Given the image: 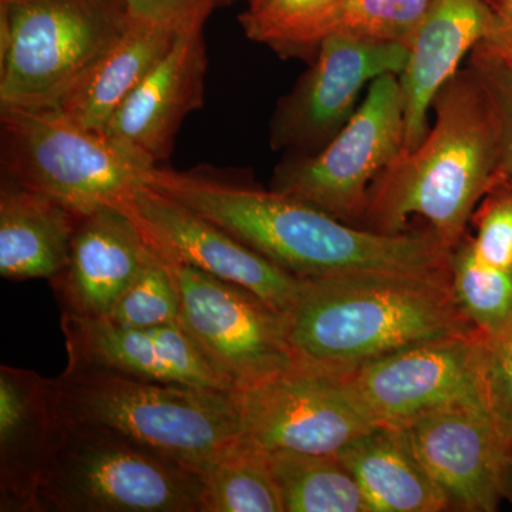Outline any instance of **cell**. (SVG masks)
Segmentation results:
<instances>
[{
	"mask_svg": "<svg viewBox=\"0 0 512 512\" xmlns=\"http://www.w3.org/2000/svg\"><path fill=\"white\" fill-rule=\"evenodd\" d=\"M131 18L175 32L204 28L212 13L238 0H124Z\"/></svg>",
	"mask_w": 512,
	"mask_h": 512,
	"instance_id": "1f68e13d",
	"label": "cell"
},
{
	"mask_svg": "<svg viewBox=\"0 0 512 512\" xmlns=\"http://www.w3.org/2000/svg\"><path fill=\"white\" fill-rule=\"evenodd\" d=\"M504 500L510 501L512 504V457L508 463L507 473L504 478Z\"/></svg>",
	"mask_w": 512,
	"mask_h": 512,
	"instance_id": "836d02e7",
	"label": "cell"
},
{
	"mask_svg": "<svg viewBox=\"0 0 512 512\" xmlns=\"http://www.w3.org/2000/svg\"><path fill=\"white\" fill-rule=\"evenodd\" d=\"M60 429L52 379L0 367V511L35 512Z\"/></svg>",
	"mask_w": 512,
	"mask_h": 512,
	"instance_id": "d6986e66",
	"label": "cell"
},
{
	"mask_svg": "<svg viewBox=\"0 0 512 512\" xmlns=\"http://www.w3.org/2000/svg\"><path fill=\"white\" fill-rule=\"evenodd\" d=\"M284 512H370L365 494L336 454L268 451Z\"/></svg>",
	"mask_w": 512,
	"mask_h": 512,
	"instance_id": "cb8c5ba5",
	"label": "cell"
},
{
	"mask_svg": "<svg viewBox=\"0 0 512 512\" xmlns=\"http://www.w3.org/2000/svg\"><path fill=\"white\" fill-rule=\"evenodd\" d=\"M207 69L204 28L180 33L170 52L114 114L104 136L144 163L167 161L181 124L204 104Z\"/></svg>",
	"mask_w": 512,
	"mask_h": 512,
	"instance_id": "2e32d148",
	"label": "cell"
},
{
	"mask_svg": "<svg viewBox=\"0 0 512 512\" xmlns=\"http://www.w3.org/2000/svg\"><path fill=\"white\" fill-rule=\"evenodd\" d=\"M296 359L350 370L430 340L476 333L450 279L365 272L303 282L285 312Z\"/></svg>",
	"mask_w": 512,
	"mask_h": 512,
	"instance_id": "3957f363",
	"label": "cell"
},
{
	"mask_svg": "<svg viewBox=\"0 0 512 512\" xmlns=\"http://www.w3.org/2000/svg\"><path fill=\"white\" fill-rule=\"evenodd\" d=\"M130 22L124 0H0V106H57Z\"/></svg>",
	"mask_w": 512,
	"mask_h": 512,
	"instance_id": "8992f818",
	"label": "cell"
},
{
	"mask_svg": "<svg viewBox=\"0 0 512 512\" xmlns=\"http://www.w3.org/2000/svg\"><path fill=\"white\" fill-rule=\"evenodd\" d=\"M338 0H265L239 16L248 39L284 57L318 53L320 26Z\"/></svg>",
	"mask_w": 512,
	"mask_h": 512,
	"instance_id": "484cf974",
	"label": "cell"
},
{
	"mask_svg": "<svg viewBox=\"0 0 512 512\" xmlns=\"http://www.w3.org/2000/svg\"><path fill=\"white\" fill-rule=\"evenodd\" d=\"M265 0H249V10H255V9H258L259 6L262 5V3H264Z\"/></svg>",
	"mask_w": 512,
	"mask_h": 512,
	"instance_id": "e575fe53",
	"label": "cell"
},
{
	"mask_svg": "<svg viewBox=\"0 0 512 512\" xmlns=\"http://www.w3.org/2000/svg\"><path fill=\"white\" fill-rule=\"evenodd\" d=\"M336 456L355 477L370 512L448 511L403 427L376 424Z\"/></svg>",
	"mask_w": 512,
	"mask_h": 512,
	"instance_id": "44dd1931",
	"label": "cell"
},
{
	"mask_svg": "<svg viewBox=\"0 0 512 512\" xmlns=\"http://www.w3.org/2000/svg\"><path fill=\"white\" fill-rule=\"evenodd\" d=\"M153 167L57 106H0L2 180L43 192L82 217L120 207Z\"/></svg>",
	"mask_w": 512,
	"mask_h": 512,
	"instance_id": "52a82bcc",
	"label": "cell"
},
{
	"mask_svg": "<svg viewBox=\"0 0 512 512\" xmlns=\"http://www.w3.org/2000/svg\"><path fill=\"white\" fill-rule=\"evenodd\" d=\"M430 0H338L320 26V43L330 35L409 46Z\"/></svg>",
	"mask_w": 512,
	"mask_h": 512,
	"instance_id": "4316f807",
	"label": "cell"
},
{
	"mask_svg": "<svg viewBox=\"0 0 512 512\" xmlns=\"http://www.w3.org/2000/svg\"><path fill=\"white\" fill-rule=\"evenodd\" d=\"M491 6L493 20L490 30L477 47L512 66V0H494Z\"/></svg>",
	"mask_w": 512,
	"mask_h": 512,
	"instance_id": "d6a6232c",
	"label": "cell"
},
{
	"mask_svg": "<svg viewBox=\"0 0 512 512\" xmlns=\"http://www.w3.org/2000/svg\"><path fill=\"white\" fill-rule=\"evenodd\" d=\"M82 215L43 192L0 184V275L52 281L69 261Z\"/></svg>",
	"mask_w": 512,
	"mask_h": 512,
	"instance_id": "ffe728a7",
	"label": "cell"
},
{
	"mask_svg": "<svg viewBox=\"0 0 512 512\" xmlns=\"http://www.w3.org/2000/svg\"><path fill=\"white\" fill-rule=\"evenodd\" d=\"M201 474L101 427L62 419L35 512H202Z\"/></svg>",
	"mask_w": 512,
	"mask_h": 512,
	"instance_id": "5b68a950",
	"label": "cell"
},
{
	"mask_svg": "<svg viewBox=\"0 0 512 512\" xmlns=\"http://www.w3.org/2000/svg\"><path fill=\"white\" fill-rule=\"evenodd\" d=\"M180 33L131 18L127 32L57 104L87 130L104 134L124 101L170 52Z\"/></svg>",
	"mask_w": 512,
	"mask_h": 512,
	"instance_id": "7402d4cb",
	"label": "cell"
},
{
	"mask_svg": "<svg viewBox=\"0 0 512 512\" xmlns=\"http://www.w3.org/2000/svg\"><path fill=\"white\" fill-rule=\"evenodd\" d=\"M470 69L484 87L497 117L501 144L498 185L508 183L512 180V66L476 47Z\"/></svg>",
	"mask_w": 512,
	"mask_h": 512,
	"instance_id": "f546056e",
	"label": "cell"
},
{
	"mask_svg": "<svg viewBox=\"0 0 512 512\" xmlns=\"http://www.w3.org/2000/svg\"><path fill=\"white\" fill-rule=\"evenodd\" d=\"M400 427L446 498L448 511L500 508L512 447L483 396L444 404Z\"/></svg>",
	"mask_w": 512,
	"mask_h": 512,
	"instance_id": "8fae6325",
	"label": "cell"
},
{
	"mask_svg": "<svg viewBox=\"0 0 512 512\" xmlns=\"http://www.w3.org/2000/svg\"><path fill=\"white\" fill-rule=\"evenodd\" d=\"M150 245L120 207H104L80 218L69 261L52 279L63 312L107 318L143 268Z\"/></svg>",
	"mask_w": 512,
	"mask_h": 512,
	"instance_id": "e0dca14e",
	"label": "cell"
},
{
	"mask_svg": "<svg viewBox=\"0 0 512 512\" xmlns=\"http://www.w3.org/2000/svg\"><path fill=\"white\" fill-rule=\"evenodd\" d=\"M180 316V295L173 271L151 248L133 284L103 319L126 328H156L180 322Z\"/></svg>",
	"mask_w": 512,
	"mask_h": 512,
	"instance_id": "83f0119b",
	"label": "cell"
},
{
	"mask_svg": "<svg viewBox=\"0 0 512 512\" xmlns=\"http://www.w3.org/2000/svg\"><path fill=\"white\" fill-rule=\"evenodd\" d=\"M161 258L177 284L181 325L238 393L295 365L285 312L242 286Z\"/></svg>",
	"mask_w": 512,
	"mask_h": 512,
	"instance_id": "9c48e42d",
	"label": "cell"
},
{
	"mask_svg": "<svg viewBox=\"0 0 512 512\" xmlns=\"http://www.w3.org/2000/svg\"><path fill=\"white\" fill-rule=\"evenodd\" d=\"M409 56L404 43L325 37L311 70L276 110L272 146L313 148L329 143L355 113L363 87L386 74L400 76Z\"/></svg>",
	"mask_w": 512,
	"mask_h": 512,
	"instance_id": "5bb4252c",
	"label": "cell"
},
{
	"mask_svg": "<svg viewBox=\"0 0 512 512\" xmlns=\"http://www.w3.org/2000/svg\"><path fill=\"white\" fill-rule=\"evenodd\" d=\"M147 187L220 225L303 281L365 272L450 279L453 251L431 231L355 228L306 202L234 183L211 168L154 167Z\"/></svg>",
	"mask_w": 512,
	"mask_h": 512,
	"instance_id": "6da1fadb",
	"label": "cell"
},
{
	"mask_svg": "<svg viewBox=\"0 0 512 512\" xmlns=\"http://www.w3.org/2000/svg\"><path fill=\"white\" fill-rule=\"evenodd\" d=\"M434 124L419 146L402 150L373 181L366 229L400 234L413 215L453 251L478 202L498 185L500 128L473 70L456 74L433 103Z\"/></svg>",
	"mask_w": 512,
	"mask_h": 512,
	"instance_id": "7a4b0ae2",
	"label": "cell"
},
{
	"mask_svg": "<svg viewBox=\"0 0 512 512\" xmlns=\"http://www.w3.org/2000/svg\"><path fill=\"white\" fill-rule=\"evenodd\" d=\"M480 379L485 403L512 447V315L498 335H481Z\"/></svg>",
	"mask_w": 512,
	"mask_h": 512,
	"instance_id": "f1b7e54d",
	"label": "cell"
},
{
	"mask_svg": "<svg viewBox=\"0 0 512 512\" xmlns=\"http://www.w3.org/2000/svg\"><path fill=\"white\" fill-rule=\"evenodd\" d=\"M403 147L402 87L399 76L386 74L320 153L279 165L272 190L348 224L363 221L373 181Z\"/></svg>",
	"mask_w": 512,
	"mask_h": 512,
	"instance_id": "ba28073f",
	"label": "cell"
},
{
	"mask_svg": "<svg viewBox=\"0 0 512 512\" xmlns=\"http://www.w3.org/2000/svg\"><path fill=\"white\" fill-rule=\"evenodd\" d=\"M244 436L266 451L336 454L376 426L343 369L296 360L239 393Z\"/></svg>",
	"mask_w": 512,
	"mask_h": 512,
	"instance_id": "30bf717a",
	"label": "cell"
},
{
	"mask_svg": "<svg viewBox=\"0 0 512 512\" xmlns=\"http://www.w3.org/2000/svg\"><path fill=\"white\" fill-rule=\"evenodd\" d=\"M202 512H284L268 451L241 436L200 470Z\"/></svg>",
	"mask_w": 512,
	"mask_h": 512,
	"instance_id": "603a6c76",
	"label": "cell"
},
{
	"mask_svg": "<svg viewBox=\"0 0 512 512\" xmlns=\"http://www.w3.org/2000/svg\"><path fill=\"white\" fill-rule=\"evenodd\" d=\"M487 0H430L409 42V62L399 76L404 111V150L429 133V114L440 90L457 74L468 52L490 30Z\"/></svg>",
	"mask_w": 512,
	"mask_h": 512,
	"instance_id": "ac0fdd59",
	"label": "cell"
},
{
	"mask_svg": "<svg viewBox=\"0 0 512 512\" xmlns=\"http://www.w3.org/2000/svg\"><path fill=\"white\" fill-rule=\"evenodd\" d=\"M508 183H511V184H512V180H511V181H508Z\"/></svg>",
	"mask_w": 512,
	"mask_h": 512,
	"instance_id": "d590c367",
	"label": "cell"
},
{
	"mask_svg": "<svg viewBox=\"0 0 512 512\" xmlns=\"http://www.w3.org/2000/svg\"><path fill=\"white\" fill-rule=\"evenodd\" d=\"M158 255L254 292L278 311L291 309L303 279L247 247L234 235L180 202L136 188L120 205Z\"/></svg>",
	"mask_w": 512,
	"mask_h": 512,
	"instance_id": "7c38bea8",
	"label": "cell"
},
{
	"mask_svg": "<svg viewBox=\"0 0 512 512\" xmlns=\"http://www.w3.org/2000/svg\"><path fill=\"white\" fill-rule=\"evenodd\" d=\"M480 340V332L430 340L345 370L346 380L376 424L404 426L444 404L483 396Z\"/></svg>",
	"mask_w": 512,
	"mask_h": 512,
	"instance_id": "4fadbf2b",
	"label": "cell"
},
{
	"mask_svg": "<svg viewBox=\"0 0 512 512\" xmlns=\"http://www.w3.org/2000/svg\"><path fill=\"white\" fill-rule=\"evenodd\" d=\"M450 284L461 312L485 338L498 335L512 315V272L488 265L463 239L451 252Z\"/></svg>",
	"mask_w": 512,
	"mask_h": 512,
	"instance_id": "d4e9b609",
	"label": "cell"
},
{
	"mask_svg": "<svg viewBox=\"0 0 512 512\" xmlns=\"http://www.w3.org/2000/svg\"><path fill=\"white\" fill-rule=\"evenodd\" d=\"M474 252L488 265L512 272V184L491 191L478 215L477 235L471 239Z\"/></svg>",
	"mask_w": 512,
	"mask_h": 512,
	"instance_id": "4dcf8cb0",
	"label": "cell"
},
{
	"mask_svg": "<svg viewBox=\"0 0 512 512\" xmlns=\"http://www.w3.org/2000/svg\"><path fill=\"white\" fill-rule=\"evenodd\" d=\"M69 366L90 367L148 382L238 393L181 322L126 328L103 318L63 312Z\"/></svg>",
	"mask_w": 512,
	"mask_h": 512,
	"instance_id": "9a60e30c",
	"label": "cell"
},
{
	"mask_svg": "<svg viewBox=\"0 0 512 512\" xmlns=\"http://www.w3.org/2000/svg\"><path fill=\"white\" fill-rule=\"evenodd\" d=\"M52 392L60 419L113 431L198 473L244 436L239 393L69 365L52 379Z\"/></svg>",
	"mask_w": 512,
	"mask_h": 512,
	"instance_id": "277c9868",
	"label": "cell"
}]
</instances>
